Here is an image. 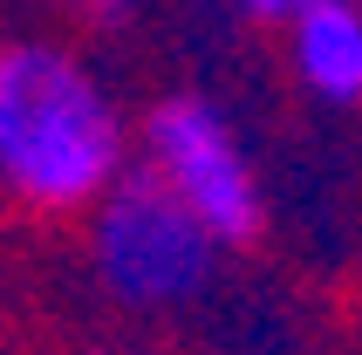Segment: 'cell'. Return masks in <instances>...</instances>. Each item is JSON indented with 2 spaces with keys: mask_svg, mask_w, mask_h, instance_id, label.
Wrapping results in <instances>:
<instances>
[{
  "mask_svg": "<svg viewBox=\"0 0 362 355\" xmlns=\"http://www.w3.org/2000/svg\"><path fill=\"white\" fill-rule=\"evenodd\" d=\"M294 7H308V0H233V14H246V21H260V28H281Z\"/></svg>",
  "mask_w": 362,
  "mask_h": 355,
  "instance_id": "6",
  "label": "cell"
},
{
  "mask_svg": "<svg viewBox=\"0 0 362 355\" xmlns=\"http://www.w3.org/2000/svg\"><path fill=\"white\" fill-rule=\"evenodd\" d=\"M137 171H151L226 253L267 233V178L219 96L171 89L137 117Z\"/></svg>",
  "mask_w": 362,
  "mask_h": 355,
  "instance_id": "3",
  "label": "cell"
},
{
  "mask_svg": "<svg viewBox=\"0 0 362 355\" xmlns=\"http://www.w3.org/2000/svg\"><path fill=\"white\" fill-rule=\"evenodd\" d=\"M137 164V123L103 69L62 35H0V205L21 219H89Z\"/></svg>",
  "mask_w": 362,
  "mask_h": 355,
  "instance_id": "1",
  "label": "cell"
},
{
  "mask_svg": "<svg viewBox=\"0 0 362 355\" xmlns=\"http://www.w3.org/2000/svg\"><path fill=\"white\" fill-rule=\"evenodd\" d=\"M287 69L322 110H362V0H308L281 21Z\"/></svg>",
  "mask_w": 362,
  "mask_h": 355,
  "instance_id": "4",
  "label": "cell"
},
{
  "mask_svg": "<svg viewBox=\"0 0 362 355\" xmlns=\"http://www.w3.org/2000/svg\"><path fill=\"white\" fill-rule=\"evenodd\" d=\"M69 355H123V349H69Z\"/></svg>",
  "mask_w": 362,
  "mask_h": 355,
  "instance_id": "7",
  "label": "cell"
},
{
  "mask_svg": "<svg viewBox=\"0 0 362 355\" xmlns=\"http://www.w3.org/2000/svg\"><path fill=\"white\" fill-rule=\"evenodd\" d=\"M82 260H89V287L117 315L171 321V315H192L219 287L226 246L151 171L130 164L96 198V212L82 219Z\"/></svg>",
  "mask_w": 362,
  "mask_h": 355,
  "instance_id": "2",
  "label": "cell"
},
{
  "mask_svg": "<svg viewBox=\"0 0 362 355\" xmlns=\"http://www.w3.org/2000/svg\"><path fill=\"white\" fill-rule=\"evenodd\" d=\"M62 7H69L82 28H103V35H110V28H130V14H137V0H62Z\"/></svg>",
  "mask_w": 362,
  "mask_h": 355,
  "instance_id": "5",
  "label": "cell"
}]
</instances>
